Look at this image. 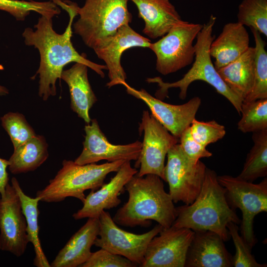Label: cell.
Listing matches in <instances>:
<instances>
[{"label": "cell", "mask_w": 267, "mask_h": 267, "mask_svg": "<svg viewBox=\"0 0 267 267\" xmlns=\"http://www.w3.org/2000/svg\"><path fill=\"white\" fill-rule=\"evenodd\" d=\"M76 3L70 1H61L59 5L69 13L68 26L61 34L53 29L52 18L41 16L38 23L31 28H26L22 33L24 43L38 49L40 55V63L37 71L39 75L38 94L45 101L56 94V83L61 79L64 67L71 62L81 63L95 71L102 78L104 77L103 70L105 65L93 62L88 59L86 55L80 54L74 48L71 42L72 24L78 15L75 9Z\"/></svg>", "instance_id": "6da1fadb"}, {"label": "cell", "mask_w": 267, "mask_h": 267, "mask_svg": "<svg viewBox=\"0 0 267 267\" xmlns=\"http://www.w3.org/2000/svg\"><path fill=\"white\" fill-rule=\"evenodd\" d=\"M128 200L113 218L115 222L126 227L148 226L153 220L163 228L171 227L177 216L162 179L154 174L135 175L125 186Z\"/></svg>", "instance_id": "7a4b0ae2"}, {"label": "cell", "mask_w": 267, "mask_h": 267, "mask_svg": "<svg viewBox=\"0 0 267 267\" xmlns=\"http://www.w3.org/2000/svg\"><path fill=\"white\" fill-rule=\"evenodd\" d=\"M217 177L214 170L207 168L200 193L192 203L176 207L177 216L172 226L194 231L210 230L224 241L228 240L227 224L230 222L239 224L240 221L229 206L225 189Z\"/></svg>", "instance_id": "3957f363"}, {"label": "cell", "mask_w": 267, "mask_h": 267, "mask_svg": "<svg viewBox=\"0 0 267 267\" xmlns=\"http://www.w3.org/2000/svg\"><path fill=\"white\" fill-rule=\"evenodd\" d=\"M216 19L211 15L208 21L203 24L194 44L195 60L191 68L181 79L172 83L165 82L160 77L146 79L147 83H156L159 87L155 93L156 98L162 100L168 96L169 89L179 88V97L184 100L190 85L194 81H202L212 86L218 93L225 97L240 114L243 100L224 83L216 69L210 54V46L215 38L212 33Z\"/></svg>", "instance_id": "277c9868"}, {"label": "cell", "mask_w": 267, "mask_h": 267, "mask_svg": "<svg viewBox=\"0 0 267 267\" xmlns=\"http://www.w3.org/2000/svg\"><path fill=\"white\" fill-rule=\"evenodd\" d=\"M125 161L79 165L72 160L63 161L62 168L36 196L44 202H59L69 197L84 202L87 190H96L105 182L107 176L117 172Z\"/></svg>", "instance_id": "5b68a950"}, {"label": "cell", "mask_w": 267, "mask_h": 267, "mask_svg": "<svg viewBox=\"0 0 267 267\" xmlns=\"http://www.w3.org/2000/svg\"><path fill=\"white\" fill-rule=\"evenodd\" d=\"M129 0H86L82 7L76 3L79 18L72 26L74 33L93 50L102 46L120 27L132 22Z\"/></svg>", "instance_id": "8992f818"}, {"label": "cell", "mask_w": 267, "mask_h": 267, "mask_svg": "<svg viewBox=\"0 0 267 267\" xmlns=\"http://www.w3.org/2000/svg\"><path fill=\"white\" fill-rule=\"evenodd\" d=\"M217 178L225 189L229 206L242 212L241 234L252 249L256 243L253 229L255 217L267 211V178L258 184L229 175L219 176Z\"/></svg>", "instance_id": "52a82bcc"}, {"label": "cell", "mask_w": 267, "mask_h": 267, "mask_svg": "<svg viewBox=\"0 0 267 267\" xmlns=\"http://www.w3.org/2000/svg\"><path fill=\"white\" fill-rule=\"evenodd\" d=\"M203 24L182 21L149 48L156 56V69L167 75L189 65L195 57L194 40Z\"/></svg>", "instance_id": "ba28073f"}, {"label": "cell", "mask_w": 267, "mask_h": 267, "mask_svg": "<svg viewBox=\"0 0 267 267\" xmlns=\"http://www.w3.org/2000/svg\"><path fill=\"white\" fill-rule=\"evenodd\" d=\"M165 166V181L174 203H192L201 189L207 167L200 160L194 162L183 153L179 143L168 151Z\"/></svg>", "instance_id": "9c48e42d"}, {"label": "cell", "mask_w": 267, "mask_h": 267, "mask_svg": "<svg viewBox=\"0 0 267 267\" xmlns=\"http://www.w3.org/2000/svg\"><path fill=\"white\" fill-rule=\"evenodd\" d=\"M139 133H143L141 150L135 167L136 174L142 177L154 174L165 181V160L169 149L178 143L179 138L172 134L148 111L144 110L139 124Z\"/></svg>", "instance_id": "30bf717a"}, {"label": "cell", "mask_w": 267, "mask_h": 267, "mask_svg": "<svg viewBox=\"0 0 267 267\" xmlns=\"http://www.w3.org/2000/svg\"><path fill=\"white\" fill-rule=\"evenodd\" d=\"M98 220L99 230L93 245L124 257L139 266L143 262L149 243L163 228L158 224L142 234L129 232L118 227L106 211L101 212Z\"/></svg>", "instance_id": "8fae6325"}, {"label": "cell", "mask_w": 267, "mask_h": 267, "mask_svg": "<svg viewBox=\"0 0 267 267\" xmlns=\"http://www.w3.org/2000/svg\"><path fill=\"white\" fill-rule=\"evenodd\" d=\"M194 235L191 229L163 228L149 243L141 267H183Z\"/></svg>", "instance_id": "7c38bea8"}, {"label": "cell", "mask_w": 267, "mask_h": 267, "mask_svg": "<svg viewBox=\"0 0 267 267\" xmlns=\"http://www.w3.org/2000/svg\"><path fill=\"white\" fill-rule=\"evenodd\" d=\"M29 242L19 196L8 183L4 194L0 198V250L19 257L25 253Z\"/></svg>", "instance_id": "4fadbf2b"}, {"label": "cell", "mask_w": 267, "mask_h": 267, "mask_svg": "<svg viewBox=\"0 0 267 267\" xmlns=\"http://www.w3.org/2000/svg\"><path fill=\"white\" fill-rule=\"evenodd\" d=\"M122 85L125 87L128 94L142 100L149 107L151 115L178 138L190 126L201 104V98L195 96L183 104H171L153 97L143 89L136 90L126 82Z\"/></svg>", "instance_id": "5bb4252c"}, {"label": "cell", "mask_w": 267, "mask_h": 267, "mask_svg": "<svg viewBox=\"0 0 267 267\" xmlns=\"http://www.w3.org/2000/svg\"><path fill=\"white\" fill-rule=\"evenodd\" d=\"M85 126L86 135L83 149L74 162L79 165L95 163L100 160L113 162L120 160L136 161L141 150L142 142L137 140L125 145L111 143L101 131L97 121L91 120Z\"/></svg>", "instance_id": "9a60e30c"}, {"label": "cell", "mask_w": 267, "mask_h": 267, "mask_svg": "<svg viewBox=\"0 0 267 267\" xmlns=\"http://www.w3.org/2000/svg\"><path fill=\"white\" fill-rule=\"evenodd\" d=\"M151 41L134 30L129 25L120 27L115 34L94 51L98 58L104 61L108 71L109 88L126 82V73L121 63L123 53L134 47L149 48Z\"/></svg>", "instance_id": "2e32d148"}, {"label": "cell", "mask_w": 267, "mask_h": 267, "mask_svg": "<svg viewBox=\"0 0 267 267\" xmlns=\"http://www.w3.org/2000/svg\"><path fill=\"white\" fill-rule=\"evenodd\" d=\"M137 172L136 168L132 167L130 161H125L108 183H104L96 190H91L86 196L83 206L73 214V218H98L103 211L117 207L121 203L119 196L125 189L126 184Z\"/></svg>", "instance_id": "e0dca14e"}, {"label": "cell", "mask_w": 267, "mask_h": 267, "mask_svg": "<svg viewBox=\"0 0 267 267\" xmlns=\"http://www.w3.org/2000/svg\"><path fill=\"white\" fill-rule=\"evenodd\" d=\"M223 242L214 232L210 230L194 231L187 252L185 267H232V258Z\"/></svg>", "instance_id": "ac0fdd59"}, {"label": "cell", "mask_w": 267, "mask_h": 267, "mask_svg": "<svg viewBox=\"0 0 267 267\" xmlns=\"http://www.w3.org/2000/svg\"><path fill=\"white\" fill-rule=\"evenodd\" d=\"M135 4L138 17L144 22L143 33L156 39L183 21L170 0H129Z\"/></svg>", "instance_id": "d6986e66"}, {"label": "cell", "mask_w": 267, "mask_h": 267, "mask_svg": "<svg viewBox=\"0 0 267 267\" xmlns=\"http://www.w3.org/2000/svg\"><path fill=\"white\" fill-rule=\"evenodd\" d=\"M98 218H88L69 239L50 264L52 267H81L89 258L91 247L98 235Z\"/></svg>", "instance_id": "ffe728a7"}, {"label": "cell", "mask_w": 267, "mask_h": 267, "mask_svg": "<svg viewBox=\"0 0 267 267\" xmlns=\"http://www.w3.org/2000/svg\"><path fill=\"white\" fill-rule=\"evenodd\" d=\"M249 44V35L244 26L237 22L225 24L210 46V54L215 59L214 65L216 69L238 59L250 47Z\"/></svg>", "instance_id": "44dd1931"}, {"label": "cell", "mask_w": 267, "mask_h": 267, "mask_svg": "<svg viewBox=\"0 0 267 267\" xmlns=\"http://www.w3.org/2000/svg\"><path fill=\"white\" fill-rule=\"evenodd\" d=\"M88 68L84 64L75 63L62 71L61 79L69 87L72 110L89 124L91 121L89 110L97 99L89 81Z\"/></svg>", "instance_id": "7402d4cb"}, {"label": "cell", "mask_w": 267, "mask_h": 267, "mask_svg": "<svg viewBox=\"0 0 267 267\" xmlns=\"http://www.w3.org/2000/svg\"><path fill=\"white\" fill-rule=\"evenodd\" d=\"M254 57V47H250L238 59L217 70L224 83L243 101L253 86Z\"/></svg>", "instance_id": "603a6c76"}, {"label": "cell", "mask_w": 267, "mask_h": 267, "mask_svg": "<svg viewBox=\"0 0 267 267\" xmlns=\"http://www.w3.org/2000/svg\"><path fill=\"white\" fill-rule=\"evenodd\" d=\"M48 144L45 138L36 134L26 142L14 149L8 160V168L14 175L35 171L48 157Z\"/></svg>", "instance_id": "cb8c5ba5"}, {"label": "cell", "mask_w": 267, "mask_h": 267, "mask_svg": "<svg viewBox=\"0 0 267 267\" xmlns=\"http://www.w3.org/2000/svg\"><path fill=\"white\" fill-rule=\"evenodd\" d=\"M11 182V185L19 196L27 222V232L29 242L32 243L34 247L35 257L33 264L37 267H50V265L43 250L39 236L38 216L40 212L38 204L40 199L37 196L33 198L27 195L15 178L13 177Z\"/></svg>", "instance_id": "d4e9b609"}, {"label": "cell", "mask_w": 267, "mask_h": 267, "mask_svg": "<svg viewBox=\"0 0 267 267\" xmlns=\"http://www.w3.org/2000/svg\"><path fill=\"white\" fill-rule=\"evenodd\" d=\"M254 144L248 153L243 169L237 177L253 182L267 175V129L252 133Z\"/></svg>", "instance_id": "484cf974"}, {"label": "cell", "mask_w": 267, "mask_h": 267, "mask_svg": "<svg viewBox=\"0 0 267 267\" xmlns=\"http://www.w3.org/2000/svg\"><path fill=\"white\" fill-rule=\"evenodd\" d=\"M253 35L255 46L254 57V84L251 92L243 102L267 98V52L266 43L261 34L251 29Z\"/></svg>", "instance_id": "4316f807"}, {"label": "cell", "mask_w": 267, "mask_h": 267, "mask_svg": "<svg viewBox=\"0 0 267 267\" xmlns=\"http://www.w3.org/2000/svg\"><path fill=\"white\" fill-rule=\"evenodd\" d=\"M57 5L52 0L41 2L24 0H0V10L8 12L18 21H24L31 11L52 18L61 13V10Z\"/></svg>", "instance_id": "83f0119b"}, {"label": "cell", "mask_w": 267, "mask_h": 267, "mask_svg": "<svg viewBox=\"0 0 267 267\" xmlns=\"http://www.w3.org/2000/svg\"><path fill=\"white\" fill-rule=\"evenodd\" d=\"M238 130L243 133L267 129V98L243 102Z\"/></svg>", "instance_id": "f1b7e54d"}, {"label": "cell", "mask_w": 267, "mask_h": 267, "mask_svg": "<svg viewBox=\"0 0 267 267\" xmlns=\"http://www.w3.org/2000/svg\"><path fill=\"white\" fill-rule=\"evenodd\" d=\"M238 9L237 22L267 37V0H243Z\"/></svg>", "instance_id": "f546056e"}, {"label": "cell", "mask_w": 267, "mask_h": 267, "mask_svg": "<svg viewBox=\"0 0 267 267\" xmlns=\"http://www.w3.org/2000/svg\"><path fill=\"white\" fill-rule=\"evenodd\" d=\"M0 120L2 127L10 138L14 149L36 135L22 114L9 112L2 116Z\"/></svg>", "instance_id": "4dcf8cb0"}, {"label": "cell", "mask_w": 267, "mask_h": 267, "mask_svg": "<svg viewBox=\"0 0 267 267\" xmlns=\"http://www.w3.org/2000/svg\"><path fill=\"white\" fill-rule=\"evenodd\" d=\"M226 227L232 238L235 247V254L232 257V267H266L267 264H261L251 254V248L238 233L237 224L229 222Z\"/></svg>", "instance_id": "1f68e13d"}, {"label": "cell", "mask_w": 267, "mask_h": 267, "mask_svg": "<svg viewBox=\"0 0 267 267\" xmlns=\"http://www.w3.org/2000/svg\"><path fill=\"white\" fill-rule=\"evenodd\" d=\"M190 128L193 138L205 147L221 139L226 134L225 127L215 120L204 122L195 118Z\"/></svg>", "instance_id": "d6a6232c"}, {"label": "cell", "mask_w": 267, "mask_h": 267, "mask_svg": "<svg viewBox=\"0 0 267 267\" xmlns=\"http://www.w3.org/2000/svg\"><path fill=\"white\" fill-rule=\"evenodd\" d=\"M137 265L126 258L114 254L105 249L91 253L81 267H134Z\"/></svg>", "instance_id": "836d02e7"}, {"label": "cell", "mask_w": 267, "mask_h": 267, "mask_svg": "<svg viewBox=\"0 0 267 267\" xmlns=\"http://www.w3.org/2000/svg\"><path fill=\"white\" fill-rule=\"evenodd\" d=\"M180 146L184 154L191 161L197 162L201 158H209L212 153L196 141L192 137L190 126L186 128L179 138Z\"/></svg>", "instance_id": "e575fe53"}, {"label": "cell", "mask_w": 267, "mask_h": 267, "mask_svg": "<svg viewBox=\"0 0 267 267\" xmlns=\"http://www.w3.org/2000/svg\"><path fill=\"white\" fill-rule=\"evenodd\" d=\"M9 165L8 160L0 158V198L5 191V188L8 183V174L7 168Z\"/></svg>", "instance_id": "d590c367"}, {"label": "cell", "mask_w": 267, "mask_h": 267, "mask_svg": "<svg viewBox=\"0 0 267 267\" xmlns=\"http://www.w3.org/2000/svg\"><path fill=\"white\" fill-rule=\"evenodd\" d=\"M8 93V89L6 87L0 85V96L6 95Z\"/></svg>", "instance_id": "8d00e7d4"}]
</instances>
